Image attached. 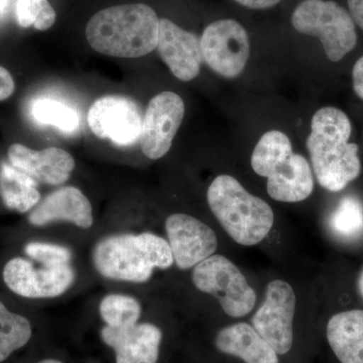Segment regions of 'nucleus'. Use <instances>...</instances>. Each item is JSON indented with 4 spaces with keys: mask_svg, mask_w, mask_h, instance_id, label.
<instances>
[{
    "mask_svg": "<svg viewBox=\"0 0 363 363\" xmlns=\"http://www.w3.org/2000/svg\"><path fill=\"white\" fill-rule=\"evenodd\" d=\"M32 116L38 123L55 126L64 133H73L80 125V116L73 107L50 98L33 102Z\"/></svg>",
    "mask_w": 363,
    "mask_h": 363,
    "instance_id": "24",
    "label": "nucleus"
},
{
    "mask_svg": "<svg viewBox=\"0 0 363 363\" xmlns=\"http://www.w3.org/2000/svg\"><path fill=\"white\" fill-rule=\"evenodd\" d=\"M104 342L116 351V363H157L162 333L156 325L135 324L125 327L105 326Z\"/></svg>",
    "mask_w": 363,
    "mask_h": 363,
    "instance_id": "14",
    "label": "nucleus"
},
{
    "mask_svg": "<svg viewBox=\"0 0 363 363\" xmlns=\"http://www.w3.org/2000/svg\"><path fill=\"white\" fill-rule=\"evenodd\" d=\"M23 252L30 259L40 262L44 267H57L69 264L72 253L68 248L50 243L28 242Z\"/></svg>",
    "mask_w": 363,
    "mask_h": 363,
    "instance_id": "27",
    "label": "nucleus"
},
{
    "mask_svg": "<svg viewBox=\"0 0 363 363\" xmlns=\"http://www.w3.org/2000/svg\"><path fill=\"white\" fill-rule=\"evenodd\" d=\"M39 363H63V362H59V360H56V359H45V360H42V362H40Z\"/></svg>",
    "mask_w": 363,
    "mask_h": 363,
    "instance_id": "34",
    "label": "nucleus"
},
{
    "mask_svg": "<svg viewBox=\"0 0 363 363\" xmlns=\"http://www.w3.org/2000/svg\"><path fill=\"white\" fill-rule=\"evenodd\" d=\"M16 16L21 28L47 30L56 21V11L48 0H16Z\"/></svg>",
    "mask_w": 363,
    "mask_h": 363,
    "instance_id": "26",
    "label": "nucleus"
},
{
    "mask_svg": "<svg viewBox=\"0 0 363 363\" xmlns=\"http://www.w3.org/2000/svg\"><path fill=\"white\" fill-rule=\"evenodd\" d=\"M327 340L341 363H363V310L333 315L327 324Z\"/></svg>",
    "mask_w": 363,
    "mask_h": 363,
    "instance_id": "19",
    "label": "nucleus"
},
{
    "mask_svg": "<svg viewBox=\"0 0 363 363\" xmlns=\"http://www.w3.org/2000/svg\"><path fill=\"white\" fill-rule=\"evenodd\" d=\"M9 159L14 168L40 183L52 186L68 181L75 168L73 157L59 147L35 150L21 143H13L9 149Z\"/></svg>",
    "mask_w": 363,
    "mask_h": 363,
    "instance_id": "15",
    "label": "nucleus"
},
{
    "mask_svg": "<svg viewBox=\"0 0 363 363\" xmlns=\"http://www.w3.org/2000/svg\"><path fill=\"white\" fill-rule=\"evenodd\" d=\"M7 4H9V0H0V14L4 13V9H6Z\"/></svg>",
    "mask_w": 363,
    "mask_h": 363,
    "instance_id": "33",
    "label": "nucleus"
},
{
    "mask_svg": "<svg viewBox=\"0 0 363 363\" xmlns=\"http://www.w3.org/2000/svg\"><path fill=\"white\" fill-rule=\"evenodd\" d=\"M296 301L292 286L276 279L267 285L264 302L252 317L253 328L279 355L293 346Z\"/></svg>",
    "mask_w": 363,
    "mask_h": 363,
    "instance_id": "8",
    "label": "nucleus"
},
{
    "mask_svg": "<svg viewBox=\"0 0 363 363\" xmlns=\"http://www.w3.org/2000/svg\"><path fill=\"white\" fill-rule=\"evenodd\" d=\"M93 262L104 278L145 283L155 269L174 264L168 241L150 233L112 235L100 241L93 252Z\"/></svg>",
    "mask_w": 363,
    "mask_h": 363,
    "instance_id": "3",
    "label": "nucleus"
},
{
    "mask_svg": "<svg viewBox=\"0 0 363 363\" xmlns=\"http://www.w3.org/2000/svg\"><path fill=\"white\" fill-rule=\"evenodd\" d=\"M32 335L30 320L11 312L0 300V362L7 359L14 351L26 346Z\"/></svg>",
    "mask_w": 363,
    "mask_h": 363,
    "instance_id": "22",
    "label": "nucleus"
},
{
    "mask_svg": "<svg viewBox=\"0 0 363 363\" xmlns=\"http://www.w3.org/2000/svg\"><path fill=\"white\" fill-rule=\"evenodd\" d=\"M192 281L198 290L214 296L228 316H247L257 303L242 272L223 255H211L194 267Z\"/></svg>",
    "mask_w": 363,
    "mask_h": 363,
    "instance_id": "6",
    "label": "nucleus"
},
{
    "mask_svg": "<svg viewBox=\"0 0 363 363\" xmlns=\"http://www.w3.org/2000/svg\"><path fill=\"white\" fill-rule=\"evenodd\" d=\"M2 279L7 288L20 297L48 298L68 291L75 272L69 264L35 267L30 260L16 257L4 264Z\"/></svg>",
    "mask_w": 363,
    "mask_h": 363,
    "instance_id": "10",
    "label": "nucleus"
},
{
    "mask_svg": "<svg viewBox=\"0 0 363 363\" xmlns=\"http://www.w3.org/2000/svg\"><path fill=\"white\" fill-rule=\"evenodd\" d=\"M169 245L174 262L181 269L197 266L211 257L218 247L213 229L187 214H173L166 220Z\"/></svg>",
    "mask_w": 363,
    "mask_h": 363,
    "instance_id": "12",
    "label": "nucleus"
},
{
    "mask_svg": "<svg viewBox=\"0 0 363 363\" xmlns=\"http://www.w3.org/2000/svg\"><path fill=\"white\" fill-rule=\"evenodd\" d=\"M217 350L242 359L245 363H279L278 353L247 323L221 329L215 339Z\"/></svg>",
    "mask_w": 363,
    "mask_h": 363,
    "instance_id": "18",
    "label": "nucleus"
},
{
    "mask_svg": "<svg viewBox=\"0 0 363 363\" xmlns=\"http://www.w3.org/2000/svg\"><path fill=\"white\" fill-rule=\"evenodd\" d=\"M99 312L107 326L125 327L138 323L142 307L130 296L111 294L102 298Z\"/></svg>",
    "mask_w": 363,
    "mask_h": 363,
    "instance_id": "25",
    "label": "nucleus"
},
{
    "mask_svg": "<svg viewBox=\"0 0 363 363\" xmlns=\"http://www.w3.org/2000/svg\"><path fill=\"white\" fill-rule=\"evenodd\" d=\"M241 6L252 9H267L277 6L281 0H234Z\"/></svg>",
    "mask_w": 363,
    "mask_h": 363,
    "instance_id": "31",
    "label": "nucleus"
},
{
    "mask_svg": "<svg viewBox=\"0 0 363 363\" xmlns=\"http://www.w3.org/2000/svg\"><path fill=\"white\" fill-rule=\"evenodd\" d=\"M292 154V143L285 133L279 130L267 131L253 150V171L257 175L267 178Z\"/></svg>",
    "mask_w": 363,
    "mask_h": 363,
    "instance_id": "21",
    "label": "nucleus"
},
{
    "mask_svg": "<svg viewBox=\"0 0 363 363\" xmlns=\"http://www.w3.org/2000/svg\"><path fill=\"white\" fill-rule=\"evenodd\" d=\"M185 116V104L178 94L169 91L152 98L143 118L140 143L145 157L161 159L171 149Z\"/></svg>",
    "mask_w": 363,
    "mask_h": 363,
    "instance_id": "11",
    "label": "nucleus"
},
{
    "mask_svg": "<svg viewBox=\"0 0 363 363\" xmlns=\"http://www.w3.org/2000/svg\"><path fill=\"white\" fill-rule=\"evenodd\" d=\"M292 23L297 32L321 40L325 54L335 63L357 44L352 16L332 0H304L294 11Z\"/></svg>",
    "mask_w": 363,
    "mask_h": 363,
    "instance_id": "5",
    "label": "nucleus"
},
{
    "mask_svg": "<svg viewBox=\"0 0 363 363\" xmlns=\"http://www.w3.org/2000/svg\"><path fill=\"white\" fill-rule=\"evenodd\" d=\"M157 52L179 80L188 82L199 75L203 59L201 40L168 18L160 20Z\"/></svg>",
    "mask_w": 363,
    "mask_h": 363,
    "instance_id": "13",
    "label": "nucleus"
},
{
    "mask_svg": "<svg viewBox=\"0 0 363 363\" xmlns=\"http://www.w3.org/2000/svg\"><path fill=\"white\" fill-rule=\"evenodd\" d=\"M357 286L358 291H359L360 296H362L363 298V269L362 274H359V278H358Z\"/></svg>",
    "mask_w": 363,
    "mask_h": 363,
    "instance_id": "32",
    "label": "nucleus"
},
{
    "mask_svg": "<svg viewBox=\"0 0 363 363\" xmlns=\"http://www.w3.org/2000/svg\"><path fill=\"white\" fill-rule=\"evenodd\" d=\"M88 125L97 138L121 147L140 140L143 117L138 104L130 98L108 95L97 99L89 108Z\"/></svg>",
    "mask_w": 363,
    "mask_h": 363,
    "instance_id": "9",
    "label": "nucleus"
},
{
    "mask_svg": "<svg viewBox=\"0 0 363 363\" xmlns=\"http://www.w3.org/2000/svg\"><path fill=\"white\" fill-rule=\"evenodd\" d=\"M55 221H69L81 228H89L93 224L89 200L78 188L69 186L45 197L28 215V222L33 226Z\"/></svg>",
    "mask_w": 363,
    "mask_h": 363,
    "instance_id": "16",
    "label": "nucleus"
},
{
    "mask_svg": "<svg viewBox=\"0 0 363 363\" xmlns=\"http://www.w3.org/2000/svg\"><path fill=\"white\" fill-rule=\"evenodd\" d=\"M160 20L147 4H123L102 9L86 26L94 51L116 58H140L157 49Z\"/></svg>",
    "mask_w": 363,
    "mask_h": 363,
    "instance_id": "2",
    "label": "nucleus"
},
{
    "mask_svg": "<svg viewBox=\"0 0 363 363\" xmlns=\"http://www.w3.org/2000/svg\"><path fill=\"white\" fill-rule=\"evenodd\" d=\"M351 131L350 117L336 107H323L313 116L306 145L318 183L330 192H340L362 172L358 145L350 143Z\"/></svg>",
    "mask_w": 363,
    "mask_h": 363,
    "instance_id": "1",
    "label": "nucleus"
},
{
    "mask_svg": "<svg viewBox=\"0 0 363 363\" xmlns=\"http://www.w3.org/2000/svg\"><path fill=\"white\" fill-rule=\"evenodd\" d=\"M203 59L215 73L228 79L238 77L250 58L247 30L233 20L210 23L201 38Z\"/></svg>",
    "mask_w": 363,
    "mask_h": 363,
    "instance_id": "7",
    "label": "nucleus"
},
{
    "mask_svg": "<svg viewBox=\"0 0 363 363\" xmlns=\"http://www.w3.org/2000/svg\"><path fill=\"white\" fill-rule=\"evenodd\" d=\"M0 195L9 209L20 213L33 210L40 199L38 182L7 162L0 167Z\"/></svg>",
    "mask_w": 363,
    "mask_h": 363,
    "instance_id": "20",
    "label": "nucleus"
},
{
    "mask_svg": "<svg viewBox=\"0 0 363 363\" xmlns=\"http://www.w3.org/2000/svg\"><path fill=\"white\" fill-rule=\"evenodd\" d=\"M332 233L344 240H353L363 235V204L353 196L339 201L329 219Z\"/></svg>",
    "mask_w": 363,
    "mask_h": 363,
    "instance_id": "23",
    "label": "nucleus"
},
{
    "mask_svg": "<svg viewBox=\"0 0 363 363\" xmlns=\"http://www.w3.org/2000/svg\"><path fill=\"white\" fill-rule=\"evenodd\" d=\"M16 84L11 74L4 67L0 66V101L7 99L13 94Z\"/></svg>",
    "mask_w": 363,
    "mask_h": 363,
    "instance_id": "28",
    "label": "nucleus"
},
{
    "mask_svg": "<svg viewBox=\"0 0 363 363\" xmlns=\"http://www.w3.org/2000/svg\"><path fill=\"white\" fill-rule=\"evenodd\" d=\"M347 4L355 25L363 30V0H347Z\"/></svg>",
    "mask_w": 363,
    "mask_h": 363,
    "instance_id": "30",
    "label": "nucleus"
},
{
    "mask_svg": "<svg viewBox=\"0 0 363 363\" xmlns=\"http://www.w3.org/2000/svg\"><path fill=\"white\" fill-rule=\"evenodd\" d=\"M208 204L224 230L245 247L257 245L274 225L271 206L248 193L233 177H216L208 188Z\"/></svg>",
    "mask_w": 363,
    "mask_h": 363,
    "instance_id": "4",
    "label": "nucleus"
},
{
    "mask_svg": "<svg viewBox=\"0 0 363 363\" xmlns=\"http://www.w3.org/2000/svg\"><path fill=\"white\" fill-rule=\"evenodd\" d=\"M267 190L272 199L295 203L307 199L314 190L309 162L302 155H291L267 177Z\"/></svg>",
    "mask_w": 363,
    "mask_h": 363,
    "instance_id": "17",
    "label": "nucleus"
},
{
    "mask_svg": "<svg viewBox=\"0 0 363 363\" xmlns=\"http://www.w3.org/2000/svg\"><path fill=\"white\" fill-rule=\"evenodd\" d=\"M352 85L355 94L363 100V56L353 66Z\"/></svg>",
    "mask_w": 363,
    "mask_h": 363,
    "instance_id": "29",
    "label": "nucleus"
}]
</instances>
